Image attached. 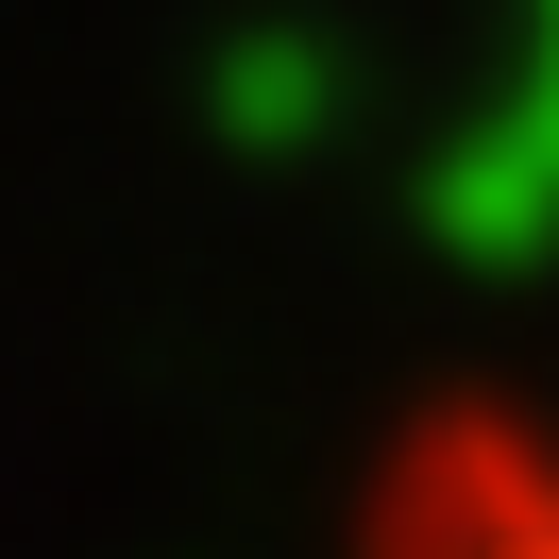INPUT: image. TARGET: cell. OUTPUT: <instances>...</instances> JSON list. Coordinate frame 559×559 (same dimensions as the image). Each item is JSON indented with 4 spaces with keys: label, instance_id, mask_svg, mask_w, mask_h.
Here are the masks:
<instances>
[{
    "label": "cell",
    "instance_id": "obj_2",
    "mask_svg": "<svg viewBox=\"0 0 559 559\" xmlns=\"http://www.w3.org/2000/svg\"><path fill=\"white\" fill-rule=\"evenodd\" d=\"M204 103H221V136H254V153H306L322 119H340V51H322V35H238Z\"/></svg>",
    "mask_w": 559,
    "mask_h": 559
},
{
    "label": "cell",
    "instance_id": "obj_3",
    "mask_svg": "<svg viewBox=\"0 0 559 559\" xmlns=\"http://www.w3.org/2000/svg\"><path fill=\"white\" fill-rule=\"evenodd\" d=\"M457 559H559V475L509 491V509H475V543H457Z\"/></svg>",
    "mask_w": 559,
    "mask_h": 559
},
{
    "label": "cell",
    "instance_id": "obj_1",
    "mask_svg": "<svg viewBox=\"0 0 559 559\" xmlns=\"http://www.w3.org/2000/svg\"><path fill=\"white\" fill-rule=\"evenodd\" d=\"M424 221H441V254H475V272L559 254V0H525V85L424 170Z\"/></svg>",
    "mask_w": 559,
    "mask_h": 559
}]
</instances>
